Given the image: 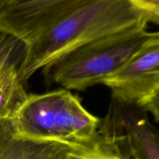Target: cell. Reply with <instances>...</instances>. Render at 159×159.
I'll list each match as a JSON object with an SVG mask.
<instances>
[{"label":"cell","mask_w":159,"mask_h":159,"mask_svg":"<svg viewBox=\"0 0 159 159\" xmlns=\"http://www.w3.org/2000/svg\"><path fill=\"white\" fill-rule=\"evenodd\" d=\"M145 22L131 0H75L25 46L19 78L25 85L36 71L75 48Z\"/></svg>","instance_id":"6da1fadb"},{"label":"cell","mask_w":159,"mask_h":159,"mask_svg":"<svg viewBox=\"0 0 159 159\" xmlns=\"http://www.w3.org/2000/svg\"><path fill=\"white\" fill-rule=\"evenodd\" d=\"M148 23L96 39L67 53L42 69L47 85L83 91L122 69L154 35Z\"/></svg>","instance_id":"7a4b0ae2"},{"label":"cell","mask_w":159,"mask_h":159,"mask_svg":"<svg viewBox=\"0 0 159 159\" xmlns=\"http://www.w3.org/2000/svg\"><path fill=\"white\" fill-rule=\"evenodd\" d=\"M21 138L71 145L89 141L98 133L100 119L90 113L69 90L28 94L10 117Z\"/></svg>","instance_id":"3957f363"},{"label":"cell","mask_w":159,"mask_h":159,"mask_svg":"<svg viewBox=\"0 0 159 159\" xmlns=\"http://www.w3.org/2000/svg\"><path fill=\"white\" fill-rule=\"evenodd\" d=\"M98 130L115 138L130 159H159V131L141 106L112 97Z\"/></svg>","instance_id":"277c9868"},{"label":"cell","mask_w":159,"mask_h":159,"mask_svg":"<svg viewBox=\"0 0 159 159\" xmlns=\"http://www.w3.org/2000/svg\"><path fill=\"white\" fill-rule=\"evenodd\" d=\"M112 97L128 103H143L159 90V31L143 45L118 72L102 81Z\"/></svg>","instance_id":"5b68a950"},{"label":"cell","mask_w":159,"mask_h":159,"mask_svg":"<svg viewBox=\"0 0 159 159\" xmlns=\"http://www.w3.org/2000/svg\"><path fill=\"white\" fill-rule=\"evenodd\" d=\"M74 2L75 0H0V32L26 46Z\"/></svg>","instance_id":"8992f818"},{"label":"cell","mask_w":159,"mask_h":159,"mask_svg":"<svg viewBox=\"0 0 159 159\" xmlns=\"http://www.w3.org/2000/svg\"><path fill=\"white\" fill-rule=\"evenodd\" d=\"M24 53L25 45L22 42L0 32V93L23 84L18 70Z\"/></svg>","instance_id":"52a82bcc"},{"label":"cell","mask_w":159,"mask_h":159,"mask_svg":"<svg viewBox=\"0 0 159 159\" xmlns=\"http://www.w3.org/2000/svg\"><path fill=\"white\" fill-rule=\"evenodd\" d=\"M65 159H130L115 138L98 130L89 141L70 145Z\"/></svg>","instance_id":"ba28073f"},{"label":"cell","mask_w":159,"mask_h":159,"mask_svg":"<svg viewBox=\"0 0 159 159\" xmlns=\"http://www.w3.org/2000/svg\"><path fill=\"white\" fill-rule=\"evenodd\" d=\"M144 20L159 26V0H131Z\"/></svg>","instance_id":"9c48e42d"},{"label":"cell","mask_w":159,"mask_h":159,"mask_svg":"<svg viewBox=\"0 0 159 159\" xmlns=\"http://www.w3.org/2000/svg\"><path fill=\"white\" fill-rule=\"evenodd\" d=\"M141 107L147 113H151L155 120L159 123V90L151 96Z\"/></svg>","instance_id":"30bf717a"}]
</instances>
